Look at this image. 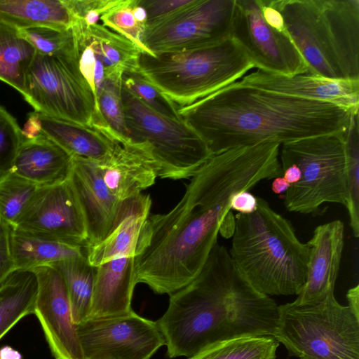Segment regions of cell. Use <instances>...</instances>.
<instances>
[{"label": "cell", "mask_w": 359, "mask_h": 359, "mask_svg": "<svg viewBox=\"0 0 359 359\" xmlns=\"http://www.w3.org/2000/svg\"><path fill=\"white\" fill-rule=\"evenodd\" d=\"M282 175L278 146L240 147L212 155L191 177L179 203L165 214L150 215L134 257V278L169 295L200 272L218 234L233 236L231 197L261 181Z\"/></svg>", "instance_id": "6da1fadb"}, {"label": "cell", "mask_w": 359, "mask_h": 359, "mask_svg": "<svg viewBox=\"0 0 359 359\" xmlns=\"http://www.w3.org/2000/svg\"><path fill=\"white\" fill-rule=\"evenodd\" d=\"M278 306L256 290L218 241L200 272L170 294L157 321L167 356L190 358L219 341L245 336H273Z\"/></svg>", "instance_id": "7a4b0ae2"}, {"label": "cell", "mask_w": 359, "mask_h": 359, "mask_svg": "<svg viewBox=\"0 0 359 359\" xmlns=\"http://www.w3.org/2000/svg\"><path fill=\"white\" fill-rule=\"evenodd\" d=\"M212 155L264 142L345 134L355 113L337 104L234 82L177 110ZM358 114V113H356Z\"/></svg>", "instance_id": "3957f363"}, {"label": "cell", "mask_w": 359, "mask_h": 359, "mask_svg": "<svg viewBox=\"0 0 359 359\" xmlns=\"http://www.w3.org/2000/svg\"><path fill=\"white\" fill-rule=\"evenodd\" d=\"M255 211L234 216L229 255L245 279L266 295L299 294L306 280L310 247L289 219L257 197Z\"/></svg>", "instance_id": "277c9868"}, {"label": "cell", "mask_w": 359, "mask_h": 359, "mask_svg": "<svg viewBox=\"0 0 359 359\" xmlns=\"http://www.w3.org/2000/svg\"><path fill=\"white\" fill-rule=\"evenodd\" d=\"M307 74L359 81V0H270Z\"/></svg>", "instance_id": "5b68a950"}, {"label": "cell", "mask_w": 359, "mask_h": 359, "mask_svg": "<svg viewBox=\"0 0 359 359\" xmlns=\"http://www.w3.org/2000/svg\"><path fill=\"white\" fill-rule=\"evenodd\" d=\"M254 65L231 37L203 48L151 55L142 53L137 71L177 110L239 81Z\"/></svg>", "instance_id": "8992f818"}, {"label": "cell", "mask_w": 359, "mask_h": 359, "mask_svg": "<svg viewBox=\"0 0 359 359\" xmlns=\"http://www.w3.org/2000/svg\"><path fill=\"white\" fill-rule=\"evenodd\" d=\"M273 337L299 359H359V318L334 292L313 303L278 306Z\"/></svg>", "instance_id": "52a82bcc"}, {"label": "cell", "mask_w": 359, "mask_h": 359, "mask_svg": "<svg viewBox=\"0 0 359 359\" xmlns=\"http://www.w3.org/2000/svg\"><path fill=\"white\" fill-rule=\"evenodd\" d=\"M345 134H330L283 143L281 167L296 165L299 182L291 184L284 196L290 212L319 215L326 203L346 205Z\"/></svg>", "instance_id": "ba28073f"}, {"label": "cell", "mask_w": 359, "mask_h": 359, "mask_svg": "<svg viewBox=\"0 0 359 359\" xmlns=\"http://www.w3.org/2000/svg\"><path fill=\"white\" fill-rule=\"evenodd\" d=\"M121 99L129 139L147 143L158 165V177H191L212 155L201 137L182 119L162 115L123 85Z\"/></svg>", "instance_id": "9c48e42d"}, {"label": "cell", "mask_w": 359, "mask_h": 359, "mask_svg": "<svg viewBox=\"0 0 359 359\" xmlns=\"http://www.w3.org/2000/svg\"><path fill=\"white\" fill-rule=\"evenodd\" d=\"M23 97L37 112L86 127L93 128L102 116L79 69L77 58L36 53L27 74Z\"/></svg>", "instance_id": "30bf717a"}, {"label": "cell", "mask_w": 359, "mask_h": 359, "mask_svg": "<svg viewBox=\"0 0 359 359\" xmlns=\"http://www.w3.org/2000/svg\"><path fill=\"white\" fill-rule=\"evenodd\" d=\"M235 0H191L147 22L142 43L151 55L206 48L230 37Z\"/></svg>", "instance_id": "8fae6325"}, {"label": "cell", "mask_w": 359, "mask_h": 359, "mask_svg": "<svg viewBox=\"0 0 359 359\" xmlns=\"http://www.w3.org/2000/svg\"><path fill=\"white\" fill-rule=\"evenodd\" d=\"M83 359H150L165 345L156 323L135 312L88 318L76 325Z\"/></svg>", "instance_id": "7c38bea8"}, {"label": "cell", "mask_w": 359, "mask_h": 359, "mask_svg": "<svg viewBox=\"0 0 359 359\" xmlns=\"http://www.w3.org/2000/svg\"><path fill=\"white\" fill-rule=\"evenodd\" d=\"M230 37L258 70L288 76L308 72L289 36L265 22L258 0H235Z\"/></svg>", "instance_id": "4fadbf2b"}, {"label": "cell", "mask_w": 359, "mask_h": 359, "mask_svg": "<svg viewBox=\"0 0 359 359\" xmlns=\"http://www.w3.org/2000/svg\"><path fill=\"white\" fill-rule=\"evenodd\" d=\"M14 228L83 248L88 245L84 218L69 179L39 188Z\"/></svg>", "instance_id": "5bb4252c"}, {"label": "cell", "mask_w": 359, "mask_h": 359, "mask_svg": "<svg viewBox=\"0 0 359 359\" xmlns=\"http://www.w3.org/2000/svg\"><path fill=\"white\" fill-rule=\"evenodd\" d=\"M37 280L34 314L38 318L55 359H83L67 290L52 265L32 269Z\"/></svg>", "instance_id": "9a60e30c"}, {"label": "cell", "mask_w": 359, "mask_h": 359, "mask_svg": "<svg viewBox=\"0 0 359 359\" xmlns=\"http://www.w3.org/2000/svg\"><path fill=\"white\" fill-rule=\"evenodd\" d=\"M69 181L84 218L87 247L95 245L112 230L122 201L110 192L94 161L73 157Z\"/></svg>", "instance_id": "2e32d148"}, {"label": "cell", "mask_w": 359, "mask_h": 359, "mask_svg": "<svg viewBox=\"0 0 359 359\" xmlns=\"http://www.w3.org/2000/svg\"><path fill=\"white\" fill-rule=\"evenodd\" d=\"M110 192L121 201L141 194L158 177V165L151 147L118 135L107 158L95 161Z\"/></svg>", "instance_id": "e0dca14e"}, {"label": "cell", "mask_w": 359, "mask_h": 359, "mask_svg": "<svg viewBox=\"0 0 359 359\" xmlns=\"http://www.w3.org/2000/svg\"><path fill=\"white\" fill-rule=\"evenodd\" d=\"M236 82L292 97L332 103L358 113L359 81L333 80L307 73L288 76L257 69Z\"/></svg>", "instance_id": "ac0fdd59"}, {"label": "cell", "mask_w": 359, "mask_h": 359, "mask_svg": "<svg viewBox=\"0 0 359 359\" xmlns=\"http://www.w3.org/2000/svg\"><path fill=\"white\" fill-rule=\"evenodd\" d=\"M310 247L306 280L294 301L309 304L334 292L344 246V224L339 219L318 225L307 242Z\"/></svg>", "instance_id": "d6986e66"}, {"label": "cell", "mask_w": 359, "mask_h": 359, "mask_svg": "<svg viewBox=\"0 0 359 359\" xmlns=\"http://www.w3.org/2000/svg\"><path fill=\"white\" fill-rule=\"evenodd\" d=\"M151 205L147 194H139L122 201L111 232L100 243L85 248L88 263L97 267L116 257L137 256Z\"/></svg>", "instance_id": "ffe728a7"}, {"label": "cell", "mask_w": 359, "mask_h": 359, "mask_svg": "<svg viewBox=\"0 0 359 359\" xmlns=\"http://www.w3.org/2000/svg\"><path fill=\"white\" fill-rule=\"evenodd\" d=\"M73 157L43 135L23 140L10 172L41 188L69 179Z\"/></svg>", "instance_id": "44dd1931"}, {"label": "cell", "mask_w": 359, "mask_h": 359, "mask_svg": "<svg viewBox=\"0 0 359 359\" xmlns=\"http://www.w3.org/2000/svg\"><path fill=\"white\" fill-rule=\"evenodd\" d=\"M136 283L134 257H119L95 267L90 313L88 318L127 313Z\"/></svg>", "instance_id": "7402d4cb"}, {"label": "cell", "mask_w": 359, "mask_h": 359, "mask_svg": "<svg viewBox=\"0 0 359 359\" xmlns=\"http://www.w3.org/2000/svg\"><path fill=\"white\" fill-rule=\"evenodd\" d=\"M38 115L41 133L72 157L101 161L111 154L119 135L106 123L90 128L39 112Z\"/></svg>", "instance_id": "603a6c76"}, {"label": "cell", "mask_w": 359, "mask_h": 359, "mask_svg": "<svg viewBox=\"0 0 359 359\" xmlns=\"http://www.w3.org/2000/svg\"><path fill=\"white\" fill-rule=\"evenodd\" d=\"M71 30L76 42L93 48L104 66L106 79L122 81L124 73L137 70L143 52L124 36L102 24L86 26L76 20Z\"/></svg>", "instance_id": "cb8c5ba5"}, {"label": "cell", "mask_w": 359, "mask_h": 359, "mask_svg": "<svg viewBox=\"0 0 359 359\" xmlns=\"http://www.w3.org/2000/svg\"><path fill=\"white\" fill-rule=\"evenodd\" d=\"M0 20L18 29H71L73 16L66 0H0Z\"/></svg>", "instance_id": "d4e9b609"}, {"label": "cell", "mask_w": 359, "mask_h": 359, "mask_svg": "<svg viewBox=\"0 0 359 359\" xmlns=\"http://www.w3.org/2000/svg\"><path fill=\"white\" fill-rule=\"evenodd\" d=\"M11 245L15 269L32 270L41 266L86 256L85 248L13 227Z\"/></svg>", "instance_id": "484cf974"}, {"label": "cell", "mask_w": 359, "mask_h": 359, "mask_svg": "<svg viewBox=\"0 0 359 359\" xmlns=\"http://www.w3.org/2000/svg\"><path fill=\"white\" fill-rule=\"evenodd\" d=\"M37 280L32 270L15 269L0 285V339L22 318L33 314Z\"/></svg>", "instance_id": "4316f807"}, {"label": "cell", "mask_w": 359, "mask_h": 359, "mask_svg": "<svg viewBox=\"0 0 359 359\" xmlns=\"http://www.w3.org/2000/svg\"><path fill=\"white\" fill-rule=\"evenodd\" d=\"M36 53L18 29L0 20V80L25 94L28 70Z\"/></svg>", "instance_id": "83f0119b"}, {"label": "cell", "mask_w": 359, "mask_h": 359, "mask_svg": "<svg viewBox=\"0 0 359 359\" xmlns=\"http://www.w3.org/2000/svg\"><path fill=\"white\" fill-rule=\"evenodd\" d=\"M61 273L69 298L72 321L77 325L88 318L92 299L95 267L86 256L52 264Z\"/></svg>", "instance_id": "f1b7e54d"}, {"label": "cell", "mask_w": 359, "mask_h": 359, "mask_svg": "<svg viewBox=\"0 0 359 359\" xmlns=\"http://www.w3.org/2000/svg\"><path fill=\"white\" fill-rule=\"evenodd\" d=\"M279 342L273 336H245L215 343L188 359H275Z\"/></svg>", "instance_id": "f546056e"}, {"label": "cell", "mask_w": 359, "mask_h": 359, "mask_svg": "<svg viewBox=\"0 0 359 359\" xmlns=\"http://www.w3.org/2000/svg\"><path fill=\"white\" fill-rule=\"evenodd\" d=\"M359 116H352L344 135L346 154V207L353 236H359Z\"/></svg>", "instance_id": "4dcf8cb0"}, {"label": "cell", "mask_w": 359, "mask_h": 359, "mask_svg": "<svg viewBox=\"0 0 359 359\" xmlns=\"http://www.w3.org/2000/svg\"><path fill=\"white\" fill-rule=\"evenodd\" d=\"M39 187L8 172L0 175V221L14 228Z\"/></svg>", "instance_id": "1f68e13d"}, {"label": "cell", "mask_w": 359, "mask_h": 359, "mask_svg": "<svg viewBox=\"0 0 359 359\" xmlns=\"http://www.w3.org/2000/svg\"><path fill=\"white\" fill-rule=\"evenodd\" d=\"M36 53L50 57L77 58L75 43L70 29L62 31L49 27L18 29Z\"/></svg>", "instance_id": "d6a6232c"}, {"label": "cell", "mask_w": 359, "mask_h": 359, "mask_svg": "<svg viewBox=\"0 0 359 359\" xmlns=\"http://www.w3.org/2000/svg\"><path fill=\"white\" fill-rule=\"evenodd\" d=\"M137 0H116L100 17L102 25L133 42L143 53L150 54L142 43L144 25L135 19L133 8Z\"/></svg>", "instance_id": "836d02e7"}, {"label": "cell", "mask_w": 359, "mask_h": 359, "mask_svg": "<svg viewBox=\"0 0 359 359\" xmlns=\"http://www.w3.org/2000/svg\"><path fill=\"white\" fill-rule=\"evenodd\" d=\"M122 81L104 79L97 93L98 109L104 121L118 135L129 139L121 99Z\"/></svg>", "instance_id": "e575fe53"}, {"label": "cell", "mask_w": 359, "mask_h": 359, "mask_svg": "<svg viewBox=\"0 0 359 359\" xmlns=\"http://www.w3.org/2000/svg\"><path fill=\"white\" fill-rule=\"evenodd\" d=\"M122 85L155 111L181 119L174 105L137 70L124 73Z\"/></svg>", "instance_id": "d590c367"}, {"label": "cell", "mask_w": 359, "mask_h": 359, "mask_svg": "<svg viewBox=\"0 0 359 359\" xmlns=\"http://www.w3.org/2000/svg\"><path fill=\"white\" fill-rule=\"evenodd\" d=\"M22 141L17 121L0 104V175L11 171Z\"/></svg>", "instance_id": "8d00e7d4"}, {"label": "cell", "mask_w": 359, "mask_h": 359, "mask_svg": "<svg viewBox=\"0 0 359 359\" xmlns=\"http://www.w3.org/2000/svg\"><path fill=\"white\" fill-rule=\"evenodd\" d=\"M11 228L0 221V285L15 270L11 245Z\"/></svg>", "instance_id": "74e56055"}, {"label": "cell", "mask_w": 359, "mask_h": 359, "mask_svg": "<svg viewBox=\"0 0 359 359\" xmlns=\"http://www.w3.org/2000/svg\"><path fill=\"white\" fill-rule=\"evenodd\" d=\"M191 0H140L145 9L147 21L163 17L187 5Z\"/></svg>", "instance_id": "f35d334b"}, {"label": "cell", "mask_w": 359, "mask_h": 359, "mask_svg": "<svg viewBox=\"0 0 359 359\" xmlns=\"http://www.w3.org/2000/svg\"><path fill=\"white\" fill-rule=\"evenodd\" d=\"M258 2L265 22L276 31L287 35L283 16L270 0H258Z\"/></svg>", "instance_id": "ab89813d"}, {"label": "cell", "mask_w": 359, "mask_h": 359, "mask_svg": "<svg viewBox=\"0 0 359 359\" xmlns=\"http://www.w3.org/2000/svg\"><path fill=\"white\" fill-rule=\"evenodd\" d=\"M257 197L248 191H242L235 194L229 203L230 210L241 214H250L257 207Z\"/></svg>", "instance_id": "60d3db41"}, {"label": "cell", "mask_w": 359, "mask_h": 359, "mask_svg": "<svg viewBox=\"0 0 359 359\" xmlns=\"http://www.w3.org/2000/svg\"><path fill=\"white\" fill-rule=\"evenodd\" d=\"M22 135L23 140L34 139L41 135L37 111H35L29 114L28 119L22 130Z\"/></svg>", "instance_id": "b9f144b4"}, {"label": "cell", "mask_w": 359, "mask_h": 359, "mask_svg": "<svg viewBox=\"0 0 359 359\" xmlns=\"http://www.w3.org/2000/svg\"><path fill=\"white\" fill-rule=\"evenodd\" d=\"M348 307L356 318H359V285L348 290L346 294Z\"/></svg>", "instance_id": "7bdbcfd3"}, {"label": "cell", "mask_w": 359, "mask_h": 359, "mask_svg": "<svg viewBox=\"0 0 359 359\" xmlns=\"http://www.w3.org/2000/svg\"><path fill=\"white\" fill-rule=\"evenodd\" d=\"M283 177L286 181L291 184H295L299 181L301 178V171L299 168L294 164H289L284 167H281Z\"/></svg>", "instance_id": "ee69618b"}, {"label": "cell", "mask_w": 359, "mask_h": 359, "mask_svg": "<svg viewBox=\"0 0 359 359\" xmlns=\"http://www.w3.org/2000/svg\"><path fill=\"white\" fill-rule=\"evenodd\" d=\"M290 187V184H289L283 177L280 176L274 178L271 189L274 194H280L286 192Z\"/></svg>", "instance_id": "f6af8a7d"}, {"label": "cell", "mask_w": 359, "mask_h": 359, "mask_svg": "<svg viewBox=\"0 0 359 359\" xmlns=\"http://www.w3.org/2000/svg\"><path fill=\"white\" fill-rule=\"evenodd\" d=\"M0 359H22L21 353L10 346L0 348Z\"/></svg>", "instance_id": "bcb514c9"}]
</instances>
